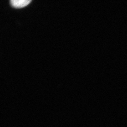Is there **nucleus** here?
I'll return each mask as SVG.
<instances>
[{"instance_id":"obj_1","label":"nucleus","mask_w":127,"mask_h":127,"mask_svg":"<svg viewBox=\"0 0 127 127\" xmlns=\"http://www.w3.org/2000/svg\"><path fill=\"white\" fill-rule=\"evenodd\" d=\"M32 1L31 0H11L12 6L16 8H21L26 6Z\"/></svg>"}]
</instances>
